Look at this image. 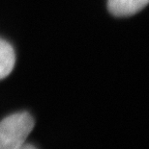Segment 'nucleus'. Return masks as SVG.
Here are the masks:
<instances>
[{"label":"nucleus","mask_w":149,"mask_h":149,"mask_svg":"<svg viewBox=\"0 0 149 149\" xmlns=\"http://www.w3.org/2000/svg\"><path fill=\"white\" fill-rule=\"evenodd\" d=\"M18 149H37L36 147L34 146V145H32V144H29V143H25L23 145V146H20V148H18Z\"/></svg>","instance_id":"nucleus-4"},{"label":"nucleus","mask_w":149,"mask_h":149,"mask_svg":"<svg viewBox=\"0 0 149 149\" xmlns=\"http://www.w3.org/2000/svg\"><path fill=\"white\" fill-rule=\"evenodd\" d=\"M16 64L15 50L8 42L0 39V80L6 78Z\"/></svg>","instance_id":"nucleus-3"},{"label":"nucleus","mask_w":149,"mask_h":149,"mask_svg":"<svg viewBox=\"0 0 149 149\" xmlns=\"http://www.w3.org/2000/svg\"><path fill=\"white\" fill-rule=\"evenodd\" d=\"M149 0H107V9L115 17H130L141 11Z\"/></svg>","instance_id":"nucleus-2"},{"label":"nucleus","mask_w":149,"mask_h":149,"mask_svg":"<svg viewBox=\"0 0 149 149\" xmlns=\"http://www.w3.org/2000/svg\"><path fill=\"white\" fill-rule=\"evenodd\" d=\"M35 122L30 113H16L0 121V149H18L26 142Z\"/></svg>","instance_id":"nucleus-1"}]
</instances>
